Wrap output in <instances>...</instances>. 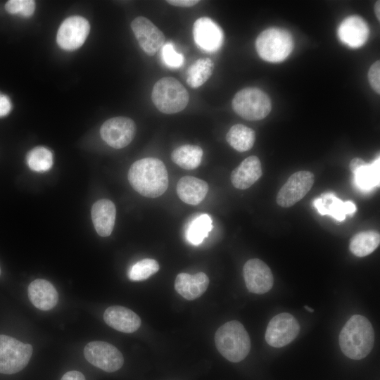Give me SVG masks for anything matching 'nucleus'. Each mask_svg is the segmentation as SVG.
Returning <instances> with one entry per match:
<instances>
[{
    "instance_id": "nucleus-38",
    "label": "nucleus",
    "mask_w": 380,
    "mask_h": 380,
    "mask_svg": "<svg viewBox=\"0 0 380 380\" xmlns=\"http://www.w3.org/2000/svg\"><path fill=\"white\" fill-rule=\"evenodd\" d=\"M365 163H366L362 158H355L350 161L349 167L350 170L353 173L355 170H357L359 167H360Z\"/></svg>"
},
{
    "instance_id": "nucleus-7",
    "label": "nucleus",
    "mask_w": 380,
    "mask_h": 380,
    "mask_svg": "<svg viewBox=\"0 0 380 380\" xmlns=\"http://www.w3.org/2000/svg\"><path fill=\"white\" fill-rule=\"evenodd\" d=\"M32 353L30 344L6 335H0V373L12 374L24 369Z\"/></svg>"
},
{
    "instance_id": "nucleus-32",
    "label": "nucleus",
    "mask_w": 380,
    "mask_h": 380,
    "mask_svg": "<svg viewBox=\"0 0 380 380\" xmlns=\"http://www.w3.org/2000/svg\"><path fill=\"white\" fill-rule=\"evenodd\" d=\"M161 58L164 64L171 69L179 68L184 63L183 55L175 51L171 42L166 43L162 46Z\"/></svg>"
},
{
    "instance_id": "nucleus-33",
    "label": "nucleus",
    "mask_w": 380,
    "mask_h": 380,
    "mask_svg": "<svg viewBox=\"0 0 380 380\" xmlns=\"http://www.w3.org/2000/svg\"><path fill=\"white\" fill-rule=\"evenodd\" d=\"M35 1L32 0H10L5 5L7 12L23 17H30L35 10Z\"/></svg>"
},
{
    "instance_id": "nucleus-14",
    "label": "nucleus",
    "mask_w": 380,
    "mask_h": 380,
    "mask_svg": "<svg viewBox=\"0 0 380 380\" xmlns=\"http://www.w3.org/2000/svg\"><path fill=\"white\" fill-rule=\"evenodd\" d=\"M131 27L139 46L147 55H155L163 46L164 34L148 18L143 16L134 18Z\"/></svg>"
},
{
    "instance_id": "nucleus-31",
    "label": "nucleus",
    "mask_w": 380,
    "mask_h": 380,
    "mask_svg": "<svg viewBox=\"0 0 380 380\" xmlns=\"http://www.w3.org/2000/svg\"><path fill=\"white\" fill-rule=\"evenodd\" d=\"M159 267V264L156 260L144 258L130 267L128 272V277L132 281L145 280L156 273Z\"/></svg>"
},
{
    "instance_id": "nucleus-27",
    "label": "nucleus",
    "mask_w": 380,
    "mask_h": 380,
    "mask_svg": "<svg viewBox=\"0 0 380 380\" xmlns=\"http://www.w3.org/2000/svg\"><path fill=\"white\" fill-rule=\"evenodd\" d=\"M213 229L212 219L209 215L203 213L196 216L189 222L185 232L187 241L192 245H199L208 236Z\"/></svg>"
},
{
    "instance_id": "nucleus-19",
    "label": "nucleus",
    "mask_w": 380,
    "mask_h": 380,
    "mask_svg": "<svg viewBox=\"0 0 380 380\" xmlns=\"http://www.w3.org/2000/svg\"><path fill=\"white\" fill-rule=\"evenodd\" d=\"M91 214L98 234L103 237L109 236L113 232L115 222V204L108 199L99 200L92 205Z\"/></svg>"
},
{
    "instance_id": "nucleus-35",
    "label": "nucleus",
    "mask_w": 380,
    "mask_h": 380,
    "mask_svg": "<svg viewBox=\"0 0 380 380\" xmlns=\"http://www.w3.org/2000/svg\"><path fill=\"white\" fill-rule=\"evenodd\" d=\"M12 109V103L5 94L0 93V118L7 115Z\"/></svg>"
},
{
    "instance_id": "nucleus-10",
    "label": "nucleus",
    "mask_w": 380,
    "mask_h": 380,
    "mask_svg": "<svg viewBox=\"0 0 380 380\" xmlns=\"http://www.w3.org/2000/svg\"><path fill=\"white\" fill-rule=\"evenodd\" d=\"M136 130V125L132 119L119 116L105 121L100 128V134L107 144L119 149L131 143Z\"/></svg>"
},
{
    "instance_id": "nucleus-30",
    "label": "nucleus",
    "mask_w": 380,
    "mask_h": 380,
    "mask_svg": "<svg viewBox=\"0 0 380 380\" xmlns=\"http://www.w3.org/2000/svg\"><path fill=\"white\" fill-rule=\"evenodd\" d=\"M26 160L30 170L43 172L51 168L53 154L49 149L45 147L37 146L27 153Z\"/></svg>"
},
{
    "instance_id": "nucleus-39",
    "label": "nucleus",
    "mask_w": 380,
    "mask_h": 380,
    "mask_svg": "<svg viewBox=\"0 0 380 380\" xmlns=\"http://www.w3.org/2000/svg\"><path fill=\"white\" fill-rule=\"evenodd\" d=\"M380 1H378L376 2L375 4V6H374V11H375V14H376V16L378 19V20H379L380 19Z\"/></svg>"
},
{
    "instance_id": "nucleus-17",
    "label": "nucleus",
    "mask_w": 380,
    "mask_h": 380,
    "mask_svg": "<svg viewBox=\"0 0 380 380\" xmlns=\"http://www.w3.org/2000/svg\"><path fill=\"white\" fill-rule=\"evenodd\" d=\"M103 319L110 327L124 333L134 332L141 325V319L138 315L120 305L108 308L104 312Z\"/></svg>"
},
{
    "instance_id": "nucleus-13",
    "label": "nucleus",
    "mask_w": 380,
    "mask_h": 380,
    "mask_svg": "<svg viewBox=\"0 0 380 380\" xmlns=\"http://www.w3.org/2000/svg\"><path fill=\"white\" fill-rule=\"evenodd\" d=\"M193 37L196 46L207 53L217 52L224 40L222 29L208 17H201L194 22Z\"/></svg>"
},
{
    "instance_id": "nucleus-37",
    "label": "nucleus",
    "mask_w": 380,
    "mask_h": 380,
    "mask_svg": "<svg viewBox=\"0 0 380 380\" xmlns=\"http://www.w3.org/2000/svg\"><path fill=\"white\" fill-rule=\"evenodd\" d=\"M61 380H86L84 374L78 371H69L66 372Z\"/></svg>"
},
{
    "instance_id": "nucleus-2",
    "label": "nucleus",
    "mask_w": 380,
    "mask_h": 380,
    "mask_svg": "<svg viewBox=\"0 0 380 380\" xmlns=\"http://www.w3.org/2000/svg\"><path fill=\"white\" fill-rule=\"evenodd\" d=\"M338 341L341 351L348 357L353 360L365 357L374 342L372 324L362 315H353L342 328Z\"/></svg>"
},
{
    "instance_id": "nucleus-4",
    "label": "nucleus",
    "mask_w": 380,
    "mask_h": 380,
    "mask_svg": "<svg viewBox=\"0 0 380 380\" xmlns=\"http://www.w3.org/2000/svg\"><path fill=\"white\" fill-rule=\"evenodd\" d=\"M151 100L161 113L173 114L186 107L189 95L186 88L177 79L164 77L153 85Z\"/></svg>"
},
{
    "instance_id": "nucleus-15",
    "label": "nucleus",
    "mask_w": 380,
    "mask_h": 380,
    "mask_svg": "<svg viewBox=\"0 0 380 380\" xmlns=\"http://www.w3.org/2000/svg\"><path fill=\"white\" fill-rule=\"evenodd\" d=\"M243 278L248 290L253 293L263 294L269 291L274 283L270 268L258 258L248 260L243 267Z\"/></svg>"
},
{
    "instance_id": "nucleus-1",
    "label": "nucleus",
    "mask_w": 380,
    "mask_h": 380,
    "mask_svg": "<svg viewBox=\"0 0 380 380\" xmlns=\"http://www.w3.org/2000/svg\"><path fill=\"white\" fill-rule=\"evenodd\" d=\"M127 177L132 188L141 195L156 198L168 186V175L165 164L156 158L135 161L129 167Z\"/></svg>"
},
{
    "instance_id": "nucleus-21",
    "label": "nucleus",
    "mask_w": 380,
    "mask_h": 380,
    "mask_svg": "<svg viewBox=\"0 0 380 380\" xmlns=\"http://www.w3.org/2000/svg\"><path fill=\"white\" fill-rule=\"evenodd\" d=\"M314 205L319 214L330 215L339 222L344 220L346 215H351L356 210L352 201L343 202L332 193L322 194L314 201Z\"/></svg>"
},
{
    "instance_id": "nucleus-12",
    "label": "nucleus",
    "mask_w": 380,
    "mask_h": 380,
    "mask_svg": "<svg viewBox=\"0 0 380 380\" xmlns=\"http://www.w3.org/2000/svg\"><path fill=\"white\" fill-rule=\"evenodd\" d=\"M315 182L309 171H298L290 176L277 196V203L284 208L291 207L300 201L310 190Z\"/></svg>"
},
{
    "instance_id": "nucleus-26",
    "label": "nucleus",
    "mask_w": 380,
    "mask_h": 380,
    "mask_svg": "<svg viewBox=\"0 0 380 380\" xmlns=\"http://www.w3.org/2000/svg\"><path fill=\"white\" fill-rule=\"evenodd\" d=\"M226 140L237 151L244 152L253 146L255 133L253 129L246 125L236 124L228 131Z\"/></svg>"
},
{
    "instance_id": "nucleus-34",
    "label": "nucleus",
    "mask_w": 380,
    "mask_h": 380,
    "mask_svg": "<svg viewBox=\"0 0 380 380\" xmlns=\"http://www.w3.org/2000/svg\"><path fill=\"white\" fill-rule=\"evenodd\" d=\"M368 79L370 85L374 90L379 94L380 92V61L374 63L368 72Z\"/></svg>"
},
{
    "instance_id": "nucleus-22",
    "label": "nucleus",
    "mask_w": 380,
    "mask_h": 380,
    "mask_svg": "<svg viewBox=\"0 0 380 380\" xmlns=\"http://www.w3.org/2000/svg\"><path fill=\"white\" fill-rule=\"evenodd\" d=\"M28 297L37 308L49 310L54 308L58 300V294L53 284L45 279H37L28 286Z\"/></svg>"
},
{
    "instance_id": "nucleus-24",
    "label": "nucleus",
    "mask_w": 380,
    "mask_h": 380,
    "mask_svg": "<svg viewBox=\"0 0 380 380\" xmlns=\"http://www.w3.org/2000/svg\"><path fill=\"white\" fill-rule=\"evenodd\" d=\"M379 233L368 230L355 234L350 239L349 248L351 253L357 257H365L371 254L379 246Z\"/></svg>"
},
{
    "instance_id": "nucleus-5",
    "label": "nucleus",
    "mask_w": 380,
    "mask_h": 380,
    "mask_svg": "<svg viewBox=\"0 0 380 380\" xmlns=\"http://www.w3.org/2000/svg\"><path fill=\"white\" fill-rule=\"evenodd\" d=\"M293 47L291 34L278 27H271L262 31L255 41V48L259 56L272 63L285 60L291 53Z\"/></svg>"
},
{
    "instance_id": "nucleus-41",
    "label": "nucleus",
    "mask_w": 380,
    "mask_h": 380,
    "mask_svg": "<svg viewBox=\"0 0 380 380\" xmlns=\"http://www.w3.org/2000/svg\"><path fill=\"white\" fill-rule=\"evenodd\" d=\"M0 274H1V267H0Z\"/></svg>"
},
{
    "instance_id": "nucleus-9",
    "label": "nucleus",
    "mask_w": 380,
    "mask_h": 380,
    "mask_svg": "<svg viewBox=\"0 0 380 380\" xmlns=\"http://www.w3.org/2000/svg\"><path fill=\"white\" fill-rule=\"evenodd\" d=\"M299 330L296 319L289 313L283 312L275 315L269 322L265 337L270 346L281 348L293 341Z\"/></svg>"
},
{
    "instance_id": "nucleus-3",
    "label": "nucleus",
    "mask_w": 380,
    "mask_h": 380,
    "mask_svg": "<svg viewBox=\"0 0 380 380\" xmlns=\"http://www.w3.org/2000/svg\"><path fill=\"white\" fill-rule=\"evenodd\" d=\"M215 343L220 353L232 362L243 360L251 349V339L241 323L232 320L222 325L215 334Z\"/></svg>"
},
{
    "instance_id": "nucleus-8",
    "label": "nucleus",
    "mask_w": 380,
    "mask_h": 380,
    "mask_svg": "<svg viewBox=\"0 0 380 380\" xmlns=\"http://www.w3.org/2000/svg\"><path fill=\"white\" fill-rule=\"evenodd\" d=\"M85 359L92 365L107 372H113L122 367L124 357L112 344L104 341H91L84 348Z\"/></svg>"
},
{
    "instance_id": "nucleus-6",
    "label": "nucleus",
    "mask_w": 380,
    "mask_h": 380,
    "mask_svg": "<svg viewBox=\"0 0 380 380\" xmlns=\"http://www.w3.org/2000/svg\"><path fill=\"white\" fill-rule=\"evenodd\" d=\"M232 106L236 113L248 120L265 118L272 108L269 96L255 87H247L239 91L232 99Z\"/></svg>"
},
{
    "instance_id": "nucleus-18",
    "label": "nucleus",
    "mask_w": 380,
    "mask_h": 380,
    "mask_svg": "<svg viewBox=\"0 0 380 380\" xmlns=\"http://www.w3.org/2000/svg\"><path fill=\"white\" fill-rule=\"evenodd\" d=\"M208 284L209 278L204 272L195 274L179 273L175 281V289L183 298L192 300L201 296Z\"/></svg>"
},
{
    "instance_id": "nucleus-29",
    "label": "nucleus",
    "mask_w": 380,
    "mask_h": 380,
    "mask_svg": "<svg viewBox=\"0 0 380 380\" xmlns=\"http://www.w3.org/2000/svg\"><path fill=\"white\" fill-rule=\"evenodd\" d=\"M379 157L372 163H365L353 174L357 184L362 189H369L379 185Z\"/></svg>"
},
{
    "instance_id": "nucleus-36",
    "label": "nucleus",
    "mask_w": 380,
    "mask_h": 380,
    "mask_svg": "<svg viewBox=\"0 0 380 380\" xmlns=\"http://www.w3.org/2000/svg\"><path fill=\"white\" fill-rule=\"evenodd\" d=\"M167 2L175 6L191 7L200 2L197 0H168Z\"/></svg>"
},
{
    "instance_id": "nucleus-25",
    "label": "nucleus",
    "mask_w": 380,
    "mask_h": 380,
    "mask_svg": "<svg viewBox=\"0 0 380 380\" xmlns=\"http://www.w3.org/2000/svg\"><path fill=\"white\" fill-rule=\"evenodd\" d=\"M203 156L202 148L196 145L185 144L175 148L171 154L172 160L185 170H194L199 166Z\"/></svg>"
},
{
    "instance_id": "nucleus-11",
    "label": "nucleus",
    "mask_w": 380,
    "mask_h": 380,
    "mask_svg": "<svg viewBox=\"0 0 380 380\" xmlns=\"http://www.w3.org/2000/svg\"><path fill=\"white\" fill-rule=\"evenodd\" d=\"M90 31V25L82 16L66 18L61 25L56 37L58 46L66 51H74L85 42Z\"/></svg>"
},
{
    "instance_id": "nucleus-28",
    "label": "nucleus",
    "mask_w": 380,
    "mask_h": 380,
    "mask_svg": "<svg viewBox=\"0 0 380 380\" xmlns=\"http://www.w3.org/2000/svg\"><path fill=\"white\" fill-rule=\"evenodd\" d=\"M214 64L208 58H199L189 68L186 75V83L191 88H198L203 85L211 76Z\"/></svg>"
},
{
    "instance_id": "nucleus-23",
    "label": "nucleus",
    "mask_w": 380,
    "mask_h": 380,
    "mask_svg": "<svg viewBox=\"0 0 380 380\" xmlns=\"http://www.w3.org/2000/svg\"><path fill=\"white\" fill-rule=\"evenodd\" d=\"M208 191L206 182L192 176L182 177L177 184V193L184 203L196 205L205 197Z\"/></svg>"
},
{
    "instance_id": "nucleus-40",
    "label": "nucleus",
    "mask_w": 380,
    "mask_h": 380,
    "mask_svg": "<svg viewBox=\"0 0 380 380\" xmlns=\"http://www.w3.org/2000/svg\"><path fill=\"white\" fill-rule=\"evenodd\" d=\"M304 308H305V310H308V312H314V310H313L312 308H310V307H308V306H307V305H305Z\"/></svg>"
},
{
    "instance_id": "nucleus-16",
    "label": "nucleus",
    "mask_w": 380,
    "mask_h": 380,
    "mask_svg": "<svg viewBox=\"0 0 380 380\" xmlns=\"http://www.w3.org/2000/svg\"><path fill=\"white\" fill-rule=\"evenodd\" d=\"M366 22L358 15H350L344 19L338 28L340 40L351 48H358L366 42L369 36Z\"/></svg>"
},
{
    "instance_id": "nucleus-20",
    "label": "nucleus",
    "mask_w": 380,
    "mask_h": 380,
    "mask_svg": "<svg viewBox=\"0 0 380 380\" xmlns=\"http://www.w3.org/2000/svg\"><path fill=\"white\" fill-rule=\"evenodd\" d=\"M260 159L251 156L244 159L231 174L233 186L239 189H246L251 186L262 176Z\"/></svg>"
}]
</instances>
